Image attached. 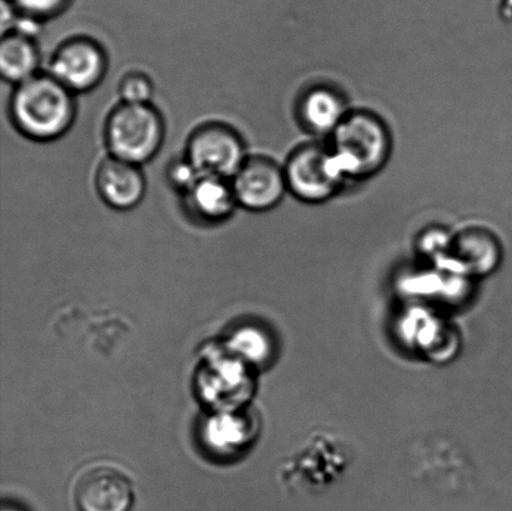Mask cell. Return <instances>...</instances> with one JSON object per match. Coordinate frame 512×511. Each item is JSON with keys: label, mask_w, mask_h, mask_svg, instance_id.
Masks as SVG:
<instances>
[{"label": "cell", "mask_w": 512, "mask_h": 511, "mask_svg": "<svg viewBox=\"0 0 512 511\" xmlns=\"http://www.w3.org/2000/svg\"><path fill=\"white\" fill-rule=\"evenodd\" d=\"M75 115V94L49 73H39L18 84L10 98L15 127L37 142L63 137L72 128Z\"/></svg>", "instance_id": "1"}, {"label": "cell", "mask_w": 512, "mask_h": 511, "mask_svg": "<svg viewBox=\"0 0 512 511\" xmlns=\"http://www.w3.org/2000/svg\"><path fill=\"white\" fill-rule=\"evenodd\" d=\"M346 179H368L388 164L393 137L388 124L371 110H351L330 134L328 145Z\"/></svg>", "instance_id": "2"}, {"label": "cell", "mask_w": 512, "mask_h": 511, "mask_svg": "<svg viewBox=\"0 0 512 511\" xmlns=\"http://www.w3.org/2000/svg\"><path fill=\"white\" fill-rule=\"evenodd\" d=\"M164 137V119L152 104H119L105 124L110 155L137 165L158 154Z\"/></svg>", "instance_id": "3"}, {"label": "cell", "mask_w": 512, "mask_h": 511, "mask_svg": "<svg viewBox=\"0 0 512 511\" xmlns=\"http://www.w3.org/2000/svg\"><path fill=\"white\" fill-rule=\"evenodd\" d=\"M288 190L301 202H328L343 187L344 174L328 145L306 143L290 154L284 167Z\"/></svg>", "instance_id": "4"}, {"label": "cell", "mask_w": 512, "mask_h": 511, "mask_svg": "<svg viewBox=\"0 0 512 511\" xmlns=\"http://www.w3.org/2000/svg\"><path fill=\"white\" fill-rule=\"evenodd\" d=\"M72 494L79 511H129L134 480L117 463H90L74 475Z\"/></svg>", "instance_id": "5"}, {"label": "cell", "mask_w": 512, "mask_h": 511, "mask_svg": "<svg viewBox=\"0 0 512 511\" xmlns=\"http://www.w3.org/2000/svg\"><path fill=\"white\" fill-rule=\"evenodd\" d=\"M245 149L237 130L224 123H207L190 135L185 157L202 175L232 180L248 158Z\"/></svg>", "instance_id": "6"}, {"label": "cell", "mask_w": 512, "mask_h": 511, "mask_svg": "<svg viewBox=\"0 0 512 511\" xmlns=\"http://www.w3.org/2000/svg\"><path fill=\"white\" fill-rule=\"evenodd\" d=\"M108 59L95 40L85 37L64 42L50 60L49 74L74 94L89 92L102 82Z\"/></svg>", "instance_id": "7"}, {"label": "cell", "mask_w": 512, "mask_h": 511, "mask_svg": "<svg viewBox=\"0 0 512 511\" xmlns=\"http://www.w3.org/2000/svg\"><path fill=\"white\" fill-rule=\"evenodd\" d=\"M232 185L238 204L250 212H268L288 192L284 168L263 155L248 157L234 175Z\"/></svg>", "instance_id": "8"}, {"label": "cell", "mask_w": 512, "mask_h": 511, "mask_svg": "<svg viewBox=\"0 0 512 511\" xmlns=\"http://www.w3.org/2000/svg\"><path fill=\"white\" fill-rule=\"evenodd\" d=\"M95 184L103 202L123 212L137 207L147 192V182L140 165L112 155L100 163Z\"/></svg>", "instance_id": "9"}, {"label": "cell", "mask_w": 512, "mask_h": 511, "mask_svg": "<svg viewBox=\"0 0 512 511\" xmlns=\"http://www.w3.org/2000/svg\"><path fill=\"white\" fill-rule=\"evenodd\" d=\"M185 212L202 224H220L232 217L238 207L232 180L202 175L183 194Z\"/></svg>", "instance_id": "10"}, {"label": "cell", "mask_w": 512, "mask_h": 511, "mask_svg": "<svg viewBox=\"0 0 512 511\" xmlns=\"http://www.w3.org/2000/svg\"><path fill=\"white\" fill-rule=\"evenodd\" d=\"M349 112L343 95L329 87L306 90L298 104L301 127L314 134L333 133Z\"/></svg>", "instance_id": "11"}, {"label": "cell", "mask_w": 512, "mask_h": 511, "mask_svg": "<svg viewBox=\"0 0 512 511\" xmlns=\"http://www.w3.org/2000/svg\"><path fill=\"white\" fill-rule=\"evenodd\" d=\"M449 252L460 264L481 272L498 264L501 244L491 229L470 225L451 237Z\"/></svg>", "instance_id": "12"}, {"label": "cell", "mask_w": 512, "mask_h": 511, "mask_svg": "<svg viewBox=\"0 0 512 511\" xmlns=\"http://www.w3.org/2000/svg\"><path fill=\"white\" fill-rule=\"evenodd\" d=\"M40 53L30 35L10 30L0 43V73L7 82L18 85L39 74Z\"/></svg>", "instance_id": "13"}, {"label": "cell", "mask_w": 512, "mask_h": 511, "mask_svg": "<svg viewBox=\"0 0 512 511\" xmlns=\"http://www.w3.org/2000/svg\"><path fill=\"white\" fill-rule=\"evenodd\" d=\"M119 94L122 103L150 104L154 94V84L147 74L132 72L120 80Z\"/></svg>", "instance_id": "14"}, {"label": "cell", "mask_w": 512, "mask_h": 511, "mask_svg": "<svg viewBox=\"0 0 512 511\" xmlns=\"http://www.w3.org/2000/svg\"><path fill=\"white\" fill-rule=\"evenodd\" d=\"M15 10L23 17L33 20H44L57 17L68 7L70 0H9Z\"/></svg>", "instance_id": "15"}, {"label": "cell", "mask_w": 512, "mask_h": 511, "mask_svg": "<svg viewBox=\"0 0 512 511\" xmlns=\"http://www.w3.org/2000/svg\"><path fill=\"white\" fill-rule=\"evenodd\" d=\"M168 179L170 184L179 192L184 194L198 182L202 174L189 162L187 157L174 160L168 168Z\"/></svg>", "instance_id": "16"}, {"label": "cell", "mask_w": 512, "mask_h": 511, "mask_svg": "<svg viewBox=\"0 0 512 511\" xmlns=\"http://www.w3.org/2000/svg\"><path fill=\"white\" fill-rule=\"evenodd\" d=\"M5 511H8V510H5ZM10 511V510H9Z\"/></svg>", "instance_id": "17"}]
</instances>
